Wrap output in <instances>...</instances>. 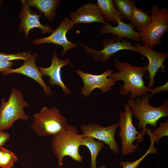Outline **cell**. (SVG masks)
Instances as JSON below:
<instances>
[{
	"mask_svg": "<svg viewBox=\"0 0 168 168\" xmlns=\"http://www.w3.org/2000/svg\"><path fill=\"white\" fill-rule=\"evenodd\" d=\"M115 61L114 67L119 71L113 72L109 77L115 82H124L119 88V93L123 96L130 94L132 99L148 95L152 88L145 86L143 78L147 71V65L136 66L127 62H121L116 58Z\"/></svg>",
	"mask_w": 168,
	"mask_h": 168,
	"instance_id": "obj_1",
	"label": "cell"
},
{
	"mask_svg": "<svg viewBox=\"0 0 168 168\" xmlns=\"http://www.w3.org/2000/svg\"><path fill=\"white\" fill-rule=\"evenodd\" d=\"M127 104L130 107L133 115L139 121L137 123L138 130L142 128L141 133L137 135V144L144 139L147 124L156 128L157 121L163 117H168V99H166L158 107L150 105L148 96H143L134 98H129Z\"/></svg>",
	"mask_w": 168,
	"mask_h": 168,
	"instance_id": "obj_2",
	"label": "cell"
},
{
	"mask_svg": "<svg viewBox=\"0 0 168 168\" xmlns=\"http://www.w3.org/2000/svg\"><path fill=\"white\" fill-rule=\"evenodd\" d=\"M82 138L81 134H78L77 128L70 124L65 130L53 136L51 146L58 159V165L59 168L62 167L63 158L66 156L77 161H82L83 157L79 152Z\"/></svg>",
	"mask_w": 168,
	"mask_h": 168,
	"instance_id": "obj_3",
	"label": "cell"
},
{
	"mask_svg": "<svg viewBox=\"0 0 168 168\" xmlns=\"http://www.w3.org/2000/svg\"><path fill=\"white\" fill-rule=\"evenodd\" d=\"M151 12V22L139 32L144 46L153 49L155 45L162 44L161 38L168 30V9L165 7L160 9L154 4Z\"/></svg>",
	"mask_w": 168,
	"mask_h": 168,
	"instance_id": "obj_4",
	"label": "cell"
},
{
	"mask_svg": "<svg viewBox=\"0 0 168 168\" xmlns=\"http://www.w3.org/2000/svg\"><path fill=\"white\" fill-rule=\"evenodd\" d=\"M30 106L23 98L22 92L13 88L9 98L7 101L3 98L0 105V131L7 130L12 127L18 119L25 121L29 118L25 112L24 108Z\"/></svg>",
	"mask_w": 168,
	"mask_h": 168,
	"instance_id": "obj_5",
	"label": "cell"
},
{
	"mask_svg": "<svg viewBox=\"0 0 168 168\" xmlns=\"http://www.w3.org/2000/svg\"><path fill=\"white\" fill-rule=\"evenodd\" d=\"M32 128L39 135H57L65 130L69 125L66 118L55 107L45 106L34 115Z\"/></svg>",
	"mask_w": 168,
	"mask_h": 168,
	"instance_id": "obj_6",
	"label": "cell"
},
{
	"mask_svg": "<svg viewBox=\"0 0 168 168\" xmlns=\"http://www.w3.org/2000/svg\"><path fill=\"white\" fill-rule=\"evenodd\" d=\"M132 117L130 109L126 104L124 111L120 113L118 123L120 128L119 135L121 140V152L124 156L131 154L138 147V144H134L133 142L138 139L136 135L142 132L137 131L133 125Z\"/></svg>",
	"mask_w": 168,
	"mask_h": 168,
	"instance_id": "obj_7",
	"label": "cell"
},
{
	"mask_svg": "<svg viewBox=\"0 0 168 168\" xmlns=\"http://www.w3.org/2000/svg\"><path fill=\"white\" fill-rule=\"evenodd\" d=\"M80 45L94 62L101 63L107 62L112 55L121 50L126 49L138 53L139 52L137 47L124 39L116 41L112 37L105 38L101 43L103 49L99 51L91 49L83 44Z\"/></svg>",
	"mask_w": 168,
	"mask_h": 168,
	"instance_id": "obj_8",
	"label": "cell"
},
{
	"mask_svg": "<svg viewBox=\"0 0 168 168\" xmlns=\"http://www.w3.org/2000/svg\"><path fill=\"white\" fill-rule=\"evenodd\" d=\"M119 123L112 124L107 127L96 124L90 123L82 125L81 130L82 137H88L96 138L108 145L110 149L116 154L119 152V148L114 138Z\"/></svg>",
	"mask_w": 168,
	"mask_h": 168,
	"instance_id": "obj_9",
	"label": "cell"
},
{
	"mask_svg": "<svg viewBox=\"0 0 168 168\" xmlns=\"http://www.w3.org/2000/svg\"><path fill=\"white\" fill-rule=\"evenodd\" d=\"M113 72L111 69H109L101 74L93 75L85 72L80 69L77 70V73L82 78L84 83L81 91L83 96L86 97L89 96L96 88L100 89L103 93L111 90L116 82L111 78L107 77Z\"/></svg>",
	"mask_w": 168,
	"mask_h": 168,
	"instance_id": "obj_10",
	"label": "cell"
},
{
	"mask_svg": "<svg viewBox=\"0 0 168 168\" xmlns=\"http://www.w3.org/2000/svg\"><path fill=\"white\" fill-rule=\"evenodd\" d=\"M74 25L71 22L68 17L64 18L59 26L51 33L49 36L35 39L33 43L35 45L45 43H51L60 45L62 47L63 50L61 52V56H63L68 50L77 47L75 43L69 41L67 39L66 34L68 31L71 29Z\"/></svg>",
	"mask_w": 168,
	"mask_h": 168,
	"instance_id": "obj_11",
	"label": "cell"
},
{
	"mask_svg": "<svg viewBox=\"0 0 168 168\" xmlns=\"http://www.w3.org/2000/svg\"><path fill=\"white\" fill-rule=\"evenodd\" d=\"M21 3L22 4L21 9L18 16L21 21L19 28L20 31H23L26 39L28 38L30 30L34 28L40 30L42 33L44 35L51 33L53 31L50 26H44L40 23L39 18L42 16L30 10L27 0H22Z\"/></svg>",
	"mask_w": 168,
	"mask_h": 168,
	"instance_id": "obj_12",
	"label": "cell"
},
{
	"mask_svg": "<svg viewBox=\"0 0 168 168\" xmlns=\"http://www.w3.org/2000/svg\"><path fill=\"white\" fill-rule=\"evenodd\" d=\"M134 45L139 50L138 53L146 57L149 60L147 71L149 72V81L147 86L152 88L154 85V78L158 70L161 68L162 72H164L165 65L163 64L168 57V54L154 50L138 43H135Z\"/></svg>",
	"mask_w": 168,
	"mask_h": 168,
	"instance_id": "obj_13",
	"label": "cell"
},
{
	"mask_svg": "<svg viewBox=\"0 0 168 168\" xmlns=\"http://www.w3.org/2000/svg\"><path fill=\"white\" fill-rule=\"evenodd\" d=\"M37 56V53H34L29 58L24 61L23 65L19 68L16 69L10 68L2 72V74L6 75L17 73L28 77L39 84L42 87L44 94L49 96L52 94V91L51 89L44 82L42 78L43 75L36 65L35 60Z\"/></svg>",
	"mask_w": 168,
	"mask_h": 168,
	"instance_id": "obj_14",
	"label": "cell"
},
{
	"mask_svg": "<svg viewBox=\"0 0 168 168\" xmlns=\"http://www.w3.org/2000/svg\"><path fill=\"white\" fill-rule=\"evenodd\" d=\"M117 21V25L116 26L105 22L100 27V33L102 35L113 34L112 38L116 41L124 38L130 39L135 41H141L139 33L134 30V27L130 23H125L119 19H118Z\"/></svg>",
	"mask_w": 168,
	"mask_h": 168,
	"instance_id": "obj_15",
	"label": "cell"
},
{
	"mask_svg": "<svg viewBox=\"0 0 168 168\" xmlns=\"http://www.w3.org/2000/svg\"><path fill=\"white\" fill-rule=\"evenodd\" d=\"M52 58V63L49 67L47 68L38 67V68L43 75L49 77V83L52 86H59L64 93L68 95L71 93V91L63 82L61 77V71L62 67L70 64L71 60L68 58L63 60L59 59L56 51L53 54Z\"/></svg>",
	"mask_w": 168,
	"mask_h": 168,
	"instance_id": "obj_16",
	"label": "cell"
},
{
	"mask_svg": "<svg viewBox=\"0 0 168 168\" xmlns=\"http://www.w3.org/2000/svg\"><path fill=\"white\" fill-rule=\"evenodd\" d=\"M71 22L75 25L81 23L89 24L105 21L96 4L89 2L83 5L69 15Z\"/></svg>",
	"mask_w": 168,
	"mask_h": 168,
	"instance_id": "obj_17",
	"label": "cell"
},
{
	"mask_svg": "<svg viewBox=\"0 0 168 168\" xmlns=\"http://www.w3.org/2000/svg\"><path fill=\"white\" fill-rule=\"evenodd\" d=\"M29 5L35 7L40 14L43 13L48 21H54L57 8L61 1L60 0H27Z\"/></svg>",
	"mask_w": 168,
	"mask_h": 168,
	"instance_id": "obj_18",
	"label": "cell"
},
{
	"mask_svg": "<svg viewBox=\"0 0 168 168\" xmlns=\"http://www.w3.org/2000/svg\"><path fill=\"white\" fill-rule=\"evenodd\" d=\"M105 20L117 24V19L123 21L122 15L115 7L112 0H98L97 4Z\"/></svg>",
	"mask_w": 168,
	"mask_h": 168,
	"instance_id": "obj_19",
	"label": "cell"
},
{
	"mask_svg": "<svg viewBox=\"0 0 168 168\" xmlns=\"http://www.w3.org/2000/svg\"><path fill=\"white\" fill-rule=\"evenodd\" d=\"M151 21V16L148 11H144L135 6L133 7L129 21L139 32L142 28L147 26Z\"/></svg>",
	"mask_w": 168,
	"mask_h": 168,
	"instance_id": "obj_20",
	"label": "cell"
},
{
	"mask_svg": "<svg viewBox=\"0 0 168 168\" xmlns=\"http://www.w3.org/2000/svg\"><path fill=\"white\" fill-rule=\"evenodd\" d=\"M104 143L100 141H96L91 137H83L81 145L87 147L91 155V168H97L96 166V160L98 153L103 147Z\"/></svg>",
	"mask_w": 168,
	"mask_h": 168,
	"instance_id": "obj_21",
	"label": "cell"
},
{
	"mask_svg": "<svg viewBox=\"0 0 168 168\" xmlns=\"http://www.w3.org/2000/svg\"><path fill=\"white\" fill-rule=\"evenodd\" d=\"M114 4L117 9L126 20L129 21L132 12L133 7L135 6L134 0H114Z\"/></svg>",
	"mask_w": 168,
	"mask_h": 168,
	"instance_id": "obj_22",
	"label": "cell"
},
{
	"mask_svg": "<svg viewBox=\"0 0 168 168\" xmlns=\"http://www.w3.org/2000/svg\"><path fill=\"white\" fill-rule=\"evenodd\" d=\"M146 132L149 135L151 142L159 143L161 138L168 135V120L163 123L160 122L159 127L152 132L150 128H148Z\"/></svg>",
	"mask_w": 168,
	"mask_h": 168,
	"instance_id": "obj_23",
	"label": "cell"
},
{
	"mask_svg": "<svg viewBox=\"0 0 168 168\" xmlns=\"http://www.w3.org/2000/svg\"><path fill=\"white\" fill-rule=\"evenodd\" d=\"M18 158L11 151L0 147V167L2 168H12Z\"/></svg>",
	"mask_w": 168,
	"mask_h": 168,
	"instance_id": "obj_24",
	"label": "cell"
},
{
	"mask_svg": "<svg viewBox=\"0 0 168 168\" xmlns=\"http://www.w3.org/2000/svg\"><path fill=\"white\" fill-rule=\"evenodd\" d=\"M31 55V51L27 53L23 51L13 54L0 53V61H13L19 60L25 61L29 58Z\"/></svg>",
	"mask_w": 168,
	"mask_h": 168,
	"instance_id": "obj_25",
	"label": "cell"
},
{
	"mask_svg": "<svg viewBox=\"0 0 168 168\" xmlns=\"http://www.w3.org/2000/svg\"><path fill=\"white\" fill-rule=\"evenodd\" d=\"M157 149L154 147V145L151 144L148 150L140 158L132 162L122 161H119V163L123 168H137L141 161L148 154L157 153Z\"/></svg>",
	"mask_w": 168,
	"mask_h": 168,
	"instance_id": "obj_26",
	"label": "cell"
},
{
	"mask_svg": "<svg viewBox=\"0 0 168 168\" xmlns=\"http://www.w3.org/2000/svg\"><path fill=\"white\" fill-rule=\"evenodd\" d=\"M13 64V61H0V73L11 68Z\"/></svg>",
	"mask_w": 168,
	"mask_h": 168,
	"instance_id": "obj_27",
	"label": "cell"
},
{
	"mask_svg": "<svg viewBox=\"0 0 168 168\" xmlns=\"http://www.w3.org/2000/svg\"><path fill=\"white\" fill-rule=\"evenodd\" d=\"M167 82L165 85L157 87H155L151 89L149 93H151L150 96H152L154 95L161 92L168 91V84Z\"/></svg>",
	"mask_w": 168,
	"mask_h": 168,
	"instance_id": "obj_28",
	"label": "cell"
},
{
	"mask_svg": "<svg viewBox=\"0 0 168 168\" xmlns=\"http://www.w3.org/2000/svg\"><path fill=\"white\" fill-rule=\"evenodd\" d=\"M10 136L8 133L3 131H0V147H2L6 142L9 139Z\"/></svg>",
	"mask_w": 168,
	"mask_h": 168,
	"instance_id": "obj_29",
	"label": "cell"
},
{
	"mask_svg": "<svg viewBox=\"0 0 168 168\" xmlns=\"http://www.w3.org/2000/svg\"><path fill=\"white\" fill-rule=\"evenodd\" d=\"M97 168H108L105 166H101Z\"/></svg>",
	"mask_w": 168,
	"mask_h": 168,
	"instance_id": "obj_30",
	"label": "cell"
},
{
	"mask_svg": "<svg viewBox=\"0 0 168 168\" xmlns=\"http://www.w3.org/2000/svg\"><path fill=\"white\" fill-rule=\"evenodd\" d=\"M2 4V0H0V7H1Z\"/></svg>",
	"mask_w": 168,
	"mask_h": 168,
	"instance_id": "obj_31",
	"label": "cell"
},
{
	"mask_svg": "<svg viewBox=\"0 0 168 168\" xmlns=\"http://www.w3.org/2000/svg\"></svg>",
	"mask_w": 168,
	"mask_h": 168,
	"instance_id": "obj_32",
	"label": "cell"
}]
</instances>
